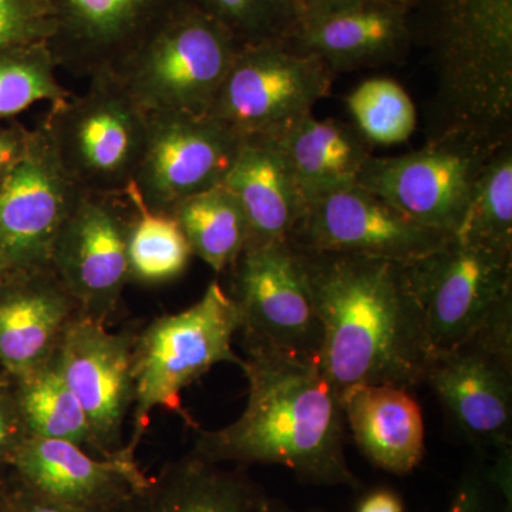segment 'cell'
I'll use <instances>...</instances> for the list:
<instances>
[{
  "label": "cell",
  "instance_id": "1",
  "mask_svg": "<svg viewBox=\"0 0 512 512\" xmlns=\"http://www.w3.org/2000/svg\"><path fill=\"white\" fill-rule=\"evenodd\" d=\"M296 249L322 325L320 367L339 396L424 383L433 353L407 264Z\"/></svg>",
  "mask_w": 512,
  "mask_h": 512
},
{
  "label": "cell",
  "instance_id": "2",
  "mask_svg": "<svg viewBox=\"0 0 512 512\" xmlns=\"http://www.w3.org/2000/svg\"><path fill=\"white\" fill-rule=\"evenodd\" d=\"M249 383L244 413L224 429L200 431L194 453L218 464H275L305 483H360L345 456V416L339 393L319 357L245 349Z\"/></svg>",
  "mask_w": 512,
  "mask_h": 512
},
{
  "label": "cell",
  "instance_id": "3",
  "mask_svg": "<svg viewBox=\"0 0 512 512\" xmlns=\"http://www.w3.org/2000/svg\"><path fill=\"white\" fill-rule=\"evenodd\" d=\"M436 77L427 140L504 141L512 128V0H410Z\"/></svg>",
  "mask_w": 512,
  "mask_h": 512
},
{
  "label": "cell",
  "instance_id": "4",
  "mask_svg": "<svg viewBox=\"0 0 512 512\" xmlns=\"http://www.w3.org/2000/svg\"><path fill=\"white\" fill-rule=\"evenodd\" d=\"M238 328L237 306L214 281L200 301L183 312L161 316L136 336L134 429L128 450L136 451L157 407L181 414L191 423L181 406V392L212 367L224 362L244 367V359L232 350Z\"/></svg>",
  "mask_w": 512,
  "mask_h": 512
},
{
  "label": "cell",
  "instance_id": "5",
  "mask_svg": "<svg viewBox=\"0 0 512 512\" xmlns=\"http://www.w3.org/2000/svg\"><path fill=\"white\" fill-rule=\"evenodd\" d=\"M237 37L200 6L171 12L117 67L147 113H210L239 49Z\"/></svg>",
  "mask_w": 512,
  "mask_h": 512
},
{
  "label": "cell",
  "instance_id": "6",
  "mask_svg": "<svg viewBox=\"0 0 512 512\" xmlns=\"http://www.w3.org/2000/svg\"><path fill=\"white\" fill-rule=\"evenodd\" d=\"M148 117L116 74L104 73L80 96L52 104L40 124L79 190L126 195L146 151Z\"/></svg>",
  "mask_w": 512,
  "mask_h": 512
},
{
  "label": "cell",
  "instance_id": "7",
  "mask_svg": "<svg viewBox=\"0 0 512 512\" xmlns=\"http://www.w3.org/2000/svg\"><path fill=\"white\" fill-rule=\"evenodd\" d=\"M407 272L433 356L512 315V245L454 234Z\"/></svg>",
  "mask_w": 512,
  "mask_h": 512
},
{
  "label": "cell",
  "instance_id": "8",
  "mask_svg": "<svg viewBox=\"0 0 512 512\" xmlns=\"http://www.w3.org/2000/svg\"><path fill=\"white\" fill-rule=\"evenodd\" d=\"M335 73L288 37L239 46L210 116L239 136L281 140L329 96Z\"/></svg>",
  "mask_w": 512,
  "mask_h": 512
},
{
  "label": "cell",
  "instance_id": "9",
  "mask_svg": "<svg viewBox=\"0 0 512 512\" xmlns=\"http://www.w3.org/2000/svg\"><path fill=\"white\" fill-rule=\"evenodd\" d=\"M229 271L245 349L319 357L322 325L291 239L247 244Z\"/></svg>",
  "mask_w": 512,
  "mask_h": 512
},
{
  "label": "cell",
  "instance_id": "10",
  "mask_svg": "<svg viewBox=\"0 0 512 512\" xmlns=\"http://www.w3.org/2000/svg\"><path fill=\"white\" fill-rule=\"evenodd\" d=\"M503 144L464 136L437 138L402 156H373L357 184L412 220L457 234L477 178Z\"/></svg>",
  "mask_w": 512,
  "mask_h": 512
},
{
  "label": "cell",
  "instance_id": "11",
  "mask_svg": "<svg viewBox=\"0 0 512 512\" xmlns=\"http://www.w3.org/2000/svg\"><path fill=\"white\" fill-rule=\"evenodd\" d=\"M424 382L471 443L511 454L512 315L433 356Z\"/></svg>",
  "mask_w": 512,
  "mask_h": 512
},
{
  "label": "cell",
  "instance_id": "12",
  "mask_svg": "<svg viewBox=\"0 0 512 512\" xmlns=\"http://www.w3.org/2000/svg\"><path fill=\"white\" fill-rule=\"evenodd\" d=\"M133 205L126 195L80 190L53 244L50 269L80 313L107 323L130 282L128 229Z\"/></svg>",
  "mask_w": 512,
  "mask_h": 512
},
{
  "label": "cell",
  "instance_id": "13",
  "mask_svg": "<svg viewBox=\"0 0 512 512\" xmlns=\"http://www.w3.org/2000/svg\"><path fill=\"white\" fill-rule=\"evenodd\" d=\"M146 151L133 184L147 210L173 212L180 202L224 183L242 136L210 114L148 113Z\"/></svg>",
  "mask_w": 512,
  "mask_h": 512
},
{
  "label": "cell",
  "instance_id": "14",
  "mask_svg": "<svg viewBox=\"0 0 512 512\" xmlns=\"http://www.w3.org/2000/svg\"><path fill=\"white\" fill-rule=\"evenodd\" d=\"M404 215L359 184L306 202L305 214L291 234L295 247L338 252L412 264L453 237Z\"/></svg>",
  "mask_w": 512,
  "mask_h": 512
},
{
  "label": "cell",
  "instance_id": "15",
  "mask_svg": "<svg viewBox=\"0 0 512 512\" xmlns=\"http://www.w3.org/2000/svg\"><path fill=\"white\" fill-rule=\"evenodd\" d=\"M79 192L39 124L25 156L0 183V252L13 275L50 268L53 244Z\"/></svg>",
  "mask_w": 512,
  "mask_h": 512
},
{
  "label": "cell",
  "instance_id": "16",
  "mask_svg": "<svg viewBox=\"0 0 512 512\" xmlns=\"http://www.w3.org/2000/svg\"><path fill=\"white\" fill-rule=\"evenodd\" d=\"M136 335L111 333L106 323L79 315L64 330L57 356L64 379L82 406L100 457L124 450L123 427L133 409Z\"/></svg>",
  "mask_w": 512,
  "mask_h": 512
},
{
  "label": "cell",
  "instance_id": "17",
  "mask_svg": "<svg viewBox=\"0 0 512 512\" xmlns=\"http://www.w3.org/2000/svg\"><path fill=\"white\" fill-rule=\"evenodd\" d=\"M20 484L56 503L92 512H116L147 478L124 447L111 457H93L69 441L32 436L13 458Z\"/></svg>",
  "mask_w": 512,
  "mask_h": 512
},
{
  "label": "cell",
  "instance_id": "18",
  "mask_svg": "<svg viewBox=\"0 0 512 512\" xmlns=\"http://www.w3.org/2000/svg\"><path fill=\"white\" fill-rule=\"evenodd\" d=\"M288 39L335 74L393 63L414 42L410 0H367L308 16Z\"/></svg>",
  "mask_w": 512,
  "mask_h": 512
},
{
  "label": "cell",
  "instance_id": "19",
  "mask_svg": "<svg viewBox=\"0 0 512 512\" xmlns=\"http://www.w3.org/2000/svg\"><path fill=\"white\" fill-rule=\"evenodd\" d=\"M79 315V305L52 269L10 276L0 286V363L12 377L42 366Z\"/></svg>",
  "mask_w": 512,
  "mask_h": 512
},
{
  "label": "cell",
  "instance_id": "20",
  "mask_svg": "<svg viewBox=\"0 0 512 512\" xmlns=\"http://www.w3.org/2000/svg\"><path fill=\"white\" fill-rule=\"evenodd\" d=\"M222 185L244 208L249 224L248 244L288 239L305 214V195L276 138L242 137Z\"/></svg>",
  "mask_w": 512,
  "mask_h": 512
},
{
  "label": "cell",
  "instance_id": "21",
  "mask_svg": "<svg viewBox=\"0 0 512 512\" xmlns=\"http://www.w3.org/2000/svg\"><path fill=\"white\" fill-rule=\"evenodd\" d=\"M357 447L376 467L403 476L424 456V421L409 390L370 384L340 397Z\"/></svg>",
  "mask_w": 512,
  "mask_h": 512
},
{
  "label": "cell",
  "instance_id": "22",
  "mask_svg": "<svg viewBox=\"0 0 512 512\" xmlns=\"http://www.w3.org/2000/svg\"><path fill=\"white\" fill-rule=\"evenodd\" d=\"M191 454L168 463L116 512H256L264 493L241 470Z\"/></svg>",
  "mask_w": 512,
  "mask_h": 512
},
{
  "label": "cell",
  "instance_id": "23",
  "mask_svg": "<svg viewBox=\"0 0 512 512\" xmlns=\"http://www.w3.org/2000/svg\"><path fill=\"white\" fill-rule=\"evenodd\" d=\"M306 202L319 195L357 184L372 144L353 124L318 119L315 114L279 140Z\"/></svg>",
  "mask_w": 512,
  "mask_h": 512
},
{
  "label": "cell",
  "instance_id": "24",
  "mask_svg": "<svg viewBox=\"0 0 512 512\" xmlns=\"http://www.w3.org/2000/svg\"><path fill=\"white\" fill-rule=\"evenodd\" d=\"M171 214L183 229L192 255L202 259L215 274L229 271L247 247V215L225 185L192 195Z\"/></svg>",
  "mask_w": 512,
  "mask_h": 512
},
{
  "label": "cell",
  "instance_id": "25",
  "mask_svg": "<svg viewBox=\"0 0 512 512\" xmlns=\"http://www.w3.org/2000/svg\"><path fill=\"white\" fill-rule=\"evenodd\" d=\"M13 379L20 412L32 436L69 441L100 457L86 414L64 379L57 350L42 366Z\"/></svg>",
  "mask_w": 512,
  "mask_h": 512
},
{
  "label": "cell",
  "instance_id": "26",
  "mask_svg": "<svg viewBox=\"0 0 512 512\" xmlns=\"http://www.w3.org/2000/svg\"><path fill=\"white\" fill-rule=\"evenodd\" d=\"M126 197L134 210L127 242L130 282L174 281L187 271L194 256L177 218L171 212L147 210L130 192Z\"/></svg>",
  "mask_w": 512,
  "mask_h": 512
},
{
  "label": "cell",
  "instance_id": "27",
  "mask_svg": "<svg viewBox=\"0 0 512 512\" xmlns=\"http://www.w3.org/2000/svg\"><path fill=\"white\" fill-rule=\"evenodd\" d=\"M353 126L372 146H394L413 136L417 109L409 93L390 77H373L346 97Z\"/></svg>",
  "mask_w": 512,
  "mask_h": 512
},
{
  "label": "cell",
  "instance_id": "28",
  "mask_svg": "<svg viewBox=\"0 0 512 512\" xmlns=\"http://www.w3.org/2000/svg\"><path fill=\"white\" fill-rule=\"evenodd\" d=\"M46 45L0 50V121L15 119L40 101L56 104L70 96L56 76Z\"/></svg>",
  "mask_w": 512,
  "mask_h": 512
},
{
  "label": "cell",
  "instance_id": "29",
  "mask_svg": "<svg viewBox=\"0 0 512 512\" xmlns=\"http://www.w3.org/2000/svg\"><path fill=\"white\" fill-rule=\"evenodd\" d=\"M457 235L512 245V143L495 150L471 192L463 225Z\"/></svg>",
  "mask_w": 512,
  "mask_h": 512
},
{
  "label": "cell",
  "instance_id": "30",
  "mask_svg": "<svg viewBox=\"0 0 512 512\" xmlns=\"http://www.w3.org/2000/svg\"><path fill=\"white\" fill-rule=\"evenodd\" d=\"M200 5L231 30L239 45L285 39L298 23L291 0H200Z\"/></svg>",
  "mask_w": 512,
  "mask_h": 512
},
{
  "label": "cell",
  "instance_id": "31",
  "mask_svg": "<svg viewBox=\"0 0 512 512\" xmlns=\"http://www.w3.org/2000/svg\"><path fill=\"white\" fill-rule=\"evenodd\" d=\"M52 33L43 0H0V50L47 45Z\"/></svg>",
  "mask_w": 512,
  "mask_h": 512
},
{
  "label": "cell",
  "instance_id": "32",
  "mask_svg": "<svg viewBox=\"0 0 512 512\" xmlns=\"http://www.w3.org/2000/svg\"><path fill=\"white\" fill-rule=\"evenodd\" d=\"M32 437L20 412L15 390L0 387V463L12 464L23 444Z\"/></svg>",
  "mask_w": 512,
  "mask_h": 512
},
{
  "label": "cell",
  "instance_id": "33",
  "mask_svg": "<svg viewBox=\"0 0 512 512\" xmlns=\"http://www.w3.org/2000/svg\"><path fill=\"white\" fill-rule=\"evenodd\" d=\"M447 512H511V504L500 505L490 485L471 478L461 485Z\"/></svg>",
  "mask_w": 512,
  "mask_h": 512
},
{
  "label": "cell",
  "instance_id": "34",
  "mask_svg": "<svg viewBox=\"0 0 512 512\" xmlns=\"http://www.w3.org/2000/svg\"><path fill=\"white\" fill-rule=\"evenodd\" d=\"M32 130L18 121H0V183L28 151Z\"/></svg>",
  "mask_w": 512,
  "mask_h": 512
},
{
  "label": "cell",
  "instance_id": "35",
  "mask_svg": "<svg viewBox=\"0 0 512 512\" xmlns=\"http://www.w3.org/2000/svg\"><path fill=\"white\" fill-rule=\"evenodd\" d=\"M15 476V474H13ZM6 512H92L69 507L49 500L43 495L35 493L26 485L20 484L13 478L12 487L6 495Z\"/></svg>",
  "mask_w": 512,
  "mask_h": 512
},
{
  "label": "cell",
  "instance_id": "36",
  "mask_svg": "<svg viewBox=\"0 0 512 512\" xmlns=\"http://www.w3.org/2000/svg\"><path fill=\"white\" fill-rule=\"evenodd\" d=\"M357 512H404V510L402 500L393 491L376 490L362 498Z\"/></svg>",
  "mask_w": 512,
  "mask_h": 512
},
{
  "label": "cell",
  "instance_id": "37",
  "mask_svg": "<svg viewBox=\"0 0 512 512\" xmlns=\"http://www.w3.org/2000/svg\"><path fill=\"white\" fill-rule=\"evenodd\" d=\"M362 2L367 0H291L298 20Z\"/></svg>",
  "mask_w": 512,
  "mask_h": 512
},
{
  "label": "cell",
  "instance_id": "38",
  "mask_svg": "<svg viewBox=\"0 0 512 512\" xmlns=\"http://www.w3.org/2000/svg\"><path fill=\"white\" fill-rule=\"evenodd\" d=\"M13 468L10 464L0 463V497L8 494L13 483Z\"/></svg>",
  "mask_w": 512,
  "mask_h": 512
},
{
  "label": "cell",
  "instance_id": "39",
  "mask_svg": "<svg viewBox=\"0 0 512 512\" xmlns=\"http://www.w3.org/2000/svg\"><path fill=\"white\" fill-rule=\"evenodd\" d=\"M256 512H303L298 510H293V508L288 507V505L278 503V501L269 500L266 495L262 498L261 504H259L258 510Z\"/></svg>",
  "mask_w": 512,
  "mask_h": 512
},
{
  "label": "cell",
  "instance_id": "40",
  "mask_svg": "<svg viewBox=\"0 0 512 512\" xmlns=\"http://www.w3.org/2000/svg\"><path fill=\"white\" fill-rule=\"evenodd\" d=\"M12 275V268H10L8 261H6L5 255L0 252V286L5 284Z\"/></svg>",
  "mask_w": 512,
  "mask_h": 512
},
{
  "label": "cell",
  "instance_id": "41",
  "mask_svg": "<svg viewBox=\"0 0 512 512\" xmlns=\"http://www.w3.org/2000/svg\"><path fill=\"white\" fill-rule=\"evenodd\" d=\"M10 490V488H9ZM8 495V494H6ZM6 495L0 497V512H6Z\"/></svg>",
  "mask_w": 512,
  "mask_h": 512
}]
</instances>
